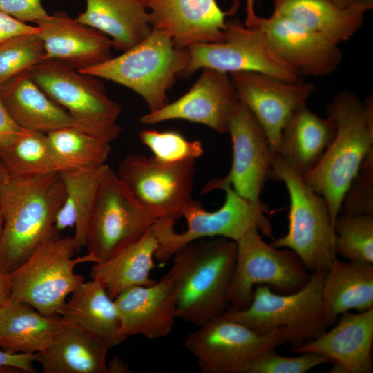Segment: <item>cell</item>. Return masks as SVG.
Instances as JSON below:
<instances>
[{"label": "cell", "instance_id": "6da1fadb", "mask_svg": "<svg viewBox=\"0 0 373 373\" xmlns=\"http://www.w3.org/2000/svg\"><path fill=\"white\" fill-rule=\"evenodd\" d=\"M65 197L59 173L13 176L0 163V271L8 275L43 242L60 236L55 222Z\"/></svg>", "mask_w": 373, "mask_h": 373}, {"label": "cell", "instance_id": "7a4b0ae2", "mask_svg": "<svg viewBox=\"0 0 373 373\" xmlns=\"http://www.w3.org/2000/svg\"><path fill=\"white\" fill-rule=\"evenodd\" d=\"M171 259L166 275L173 283L178 318L198 327L226 310L236 259L234 241L223 237L196 240Z\"/></svg>", "mask_w": 373, "mask_h": 373}, {"label": "cell", "instance_id": "3957f363", "mask_svg": "<svg viewBox=\"0 0 373 373\" xmlns=\"http://www.w3.org/2000/svg\"><path fill=\"white\" fill-rule=\"evenodd\" d=\"M327 117L335 135L317 166L303 180L326 201L332 225L344 195L366 156L373 151V101L365 103L350 90L339 93L328 105Z\"/></svg>", "mask_w": 373, "mask_h": 373}, {"label": "cell", "instance_id": "277c9868", "mask_svg": "<svg viewBox=\"0 0 373 373\" xmlns=\"http://www.w3.org/2000/svg\"><path fill=\"white\" fill-rule=\"evenodd\" d=\"M189 59L187 48L178 47L167 32L152 28L144 39L120 55L80 72L128 88L143 98L151 112L169 103L167 92L176 77H182Z\"/></svg>", "mask_w": 373, "mask_h": 373}, {"label": "cell", "instance_id": "5b68a950", "mask_svg": "<svg viewBox=\"0 0 373 373\" xmlns=\"http://www.w3.org/2000/svg\"><path fill=\"white\" fill-rule=\"evenodd\" d=\"M326 271L310 272L307 283L296 291L280 294L265 285L254 288L244 309L230 308L222 314L259 334L283 328L287 343L298 347L328 328L322 312V288Z\"/></svg>", "mask_w": 373, "mask_h": 373}, {"label": "cell", "instance_id": "8992f818", "mask_svg": "<svg viewBox=\"0 0 373 373\" xmlns=\"http://www.w3.org/2000/svg\"><path fill=\"white\" fill-rule=\"evenodd\" d=\"M75 254L73 236H59L43 242L8 274L11 298L32 305L46 316H58L68 296L84 282L82 275L75 273V267L97 262L92 254L74 258Z\"/></svg>", "mask_w": 373, "mask_h": 373}, {"label": "cell", "instance_id": "52a82bcc", "mask_svg": "<svg viewBox=\"0 0 373 373\" xmlns=\"http://www.w3.org/2000/svg\"><path fill=\"white\" fill-rule=\"evenodd\" d=\"M39 88L73 118L78 129L109 143L119 137L120 105L111 99L99 77L54 59L30 70Z\"/></svg>", "mask_w": 373, "mask_h": 373}, {"label": "cell", "instance_id": "ba28073f", "mask_svg": "<svg viewBox=\"0 0 373 373\" xmlns=\"http://www.w3.org/2000/svg\"><path fill=\"white\" fill-rule=\"evenodd\" d=\"M271 178L285 184L290 198L288 231L271 245L293 251L310 272L327 271L337 256L336 236L325 200L293 173L276 153L273 157Z\"/></svg>", "mask_w": 373, "mask_h": 373}, {"label": "cell", "instance_id": "9c48e42d", "mask_svg": "<svg viewBox=\"0 0 373 373\" xmlns=\"http://www.w3.org/2000/svg\"><path fill=\"white\" fill-rule=\"evenodd\" d=\"M222 190L225 193L224 202L214 211L206 210L199 201L191 202L182 213L187 224L186 229L182 232L175 231V220L173 219L162 218L156 221L153 224L158 240L155 259L166 262L180 247L199 239L223 237L236 242L254 227L262 236H272L266 205L253 204L237 194L231 186H224Z\"/></svg>", "mask_w": 373, "mask_h": 373}, {"label": "cell", "instance_id": "30bf717a", "mask_svg": "<svg viewBox=\"0 0 373 373\" xmlns=\"http://www.w3.org/2000/svg\"><path fill=\"white\" fill-rule=\"evenodd\" d=\"M162 218L137 201L108 166L99 186L90 218L86 247L98 262L108 260L139 239Z\"/></svg>", "mask_w": 373, "mask_h": 373}, {"label": "cell", "instance_id": "8fae6325", "mask_svg": "<svg viewBox=\"0 0 373 373\" xmlns=\"http://www.w3.org/2000/svg\"><path fill=\"white\" fill-rule=\"evenodd\" d=\"M236 259L227 295L231 308L244 309L250 304L254 287L265 285L280 294L302 288L310 273L291 250L277 248L262 239L254 227L236 242Z\"/></svg>", "mask_w": 373, "mask_h": 373}, {"label": "cell", "instance_id": "7c38bea8", "mask_svg": "<svg viewBox=\"0 0 373 373\" xmlns=\"http://www.w3.org/2000/svg\"><path fill=\"white\" fill-rule=\"evenodd\" d=\"M286 343L283 328L259 334L223 314L198 326L184 341L202 373H247L255 358Z\"/></svg>", "mask_w": 373, "mask_h": 373}, {"label": "cell", "instance_id": "4fadbf2b", "mask_svg": "<svg viewBox=\"0 0 373 373\" xmlns=\"http://www.w3.org/2000/svg\"><path fill=\"white\" fill-rule=\"evenodd\" d=\"M195 172V160L168 163L137 153L125 156L116 171L137 201L174 220L193 200Z\"/></svg>", "mask_w": 373, "mask_h": 373}, {"label": "cell", "instance_id": "5bb4252c", "mask_svg": "<svg viewBox=\"0 0 373 373\" xmlns=\"http://www.w3.org/2000/svg\"><path fill=\"white\" fill-rule=\"evenodd\" d=\"M224 39L216 43H195L188 46L189 59L182 77L202 68L231 73L255 71L284 81L301 80L299 75L280 60L267 46L260 32L239 21H227Z\"/></svg>", "mask_w": 373, "mask_h": 373}, {"label": "cell", "instance_id": "9a60e30c", "mask_svg": "<svg viewBox=\"0 0 373 373\" xmlns=\"http://www.w3.org/2000/svg\"><path fill=\"white\" fill-rule=\"evenodd\" d=\"M233 148L231 166L225 177L208 181L202 193L229 186L240 196L262 205L260 195L271 178L274 155L268 137L251 111L240 101L229 122Z\"/></svg>", "mask_w": 373, "mask_h": 373}, {"label": "cell", "instance_id": "2e32d148", "mask_svg": "<svg viewBox=\"0 0 373 373\" xmlns=\"http://www.w3.org/2000/svg\"><path fill=\"white\" fill-rule=\"evenodd\" d=\"M238 98L251 111L276 153L282 131L292 115L306 102L315 85L290 82L255 71L229 73Z\"/></svg>", "mask_w": 373, "mask_h": 373}, {"label": "cell", "instance_id": "e0dca14e", "mask_svg": "<svg viewBox=\"0 0 373 373\" xmlns=\"http://www.w3.org/2000/svg\"><path fill=\"white\" fill-rule=\"evenodd\" d=\"M269 50L299 75L324 77L333 73L342 61L338 44L273 12L258 17L254 27Z\"/></svg>", "mask_w": 373, "mask_h": 373}, {"label": "cell", "instance_id": "ac0fdd59", "mask_svg": "<svg viewBox=\"0 0 373 373\" xmlns=\"http://www.w3.org/2000/svg\"><path fill=\"white\" fill-rule=\"evenodd\" d=\"M240 99L227 73L202 68L198 79L184 95L159 110L143 115L140 121L154 125L171 120H185L228 133L231 118Z\"/></svg>", "mask_w": 373, "mask_h": 373}, {"label": "cell", "instance_id": "d6986e66", "mask_svg": "<svg viewBox=\"0 0 373 373\" xmlns=\"http://www.w3.org/2000/svg\"><path fill=\"white\" fill-rule=\"evenodd\" d=\"M336 325L316 338L292 347V353L312 352L327 357L332 373H372L373 308L342 314Z\"/></svg>", "mask_w": 373, "mask_h": 373}, {"label": "cell", "instance_id": "ffe728a7", "mask_svg": "<svg viewBox=\"0 0 373 373\" xmlns=\"http://www.w3.org/2000/svg\"><path fill=\"white\" fill-rule=\"evenodd\" d=\"M144 3L152 28L167 32L178 47L224 39L228 12L222 10L216 0H144Z\"/></svg>", "mask_w": 373, "mask_h": 373}, {"label": "cell", "instance_id": "44dd1931", "mask_svg": "<svg viewBox=\"0 0 373 373\" xmlns=\"http://www.w3.org/2000/svg\"><path fill=\"white\" fill-rule=\"evenodd\" d=\"M36 24L44 46V60H58L81 71L111 57L113 42L107 35L64 11H56Z\"/></svg>", "mask_w": 373, "mask_h": 373}, {"label": "cell", "instance_id": "7402d4cb", "mask_svg": "<svg viewBox=\"0 0 373 373\" xmlns=\"http://www.w3.org/2000/svg\"><path fill=\"white\" fill-rule=\"evenodd\" d=\"M123 334L150 340L171 332L177 317L173 283L166 274L149 286L129 287L114 299Z\"/></svg>", "mask_w": 373, "mask_h": 373}, {"label": "cell", "instance_id": "603a6c76", "mask_svg": "<svg viewBox=\"0 0 373 373\" xmlns=\"http://www.w3.org/2000/svg\"><path fill=\"white\" fill-rule=\"evenodd\" d=\"M0 99L21 128L48 134L78 126L70 114L37 84L30 70L20 73L0 86Z\"/></svg>", "mask_w": 373, "mask_h": 373}, {"label": "cell", "instance_id": "cb8c5ba5", "mask_svg": "<svg viewBox=\"0 0 373 373\" xmlns=\"http://www.w3.org/2000/svg\"><path fill=\"white\" fill-rule=\"evenodd\" d=\"M274 12L339 44L361 28L373 0H356L341 8L332 0H274Z\"/></svg>", "mask_w": 373, "mask_h": 373}, {"label": "cell", "instance_id": "d4e9b609", "mask_svg": "<svg viewBox=\"0 0 373 373\" xmlns=\"http://www.w3.org/2000/svg\"><path fill=\"white\" fill-rule=\"evenodd\" d=\"M335 133L330 118L320 117L305 105L285 125L276 153L293 173L303 177L319 163Z\"/></svg>", "mask_w": 373, "mask_h": 373}, {"label": "cell", "instance_id": "484cf974", "mask_svg": "<svg viewBox=\"0 0 373 373\" xmlns=\"http://www.w3.org/2000/svg\"><path fill=\"white\" fill-rule=\"evenodd\" d=\"M373 308V265L334 260L322 288V312L328 327L347 312Z\"/></svg>", "mask_w": 373, "mask_h": 373}, {"label": "cell", "instance_id": "4316f807", "mask_svg": "<svg viewBox=\"0 0 373 373\" xmlns=\"http://www.w3.org/2000/svg\"><path fill=\"white\" fill-rule=\"evenodd\" d=\"M58 316L101 341L109 350L124 341L114 302L97 280L82 283L71 294Z\"/></svg>", "mask_w": 373, "mask_h": 373}, {"label": "cell", "instance_id": "83f0119b", "mask_svg": "<svg viewBox=\"0 0 373 373\" xmlns=\"http://www.w3.org/2000/svg\"><path fill=\"white\" fill-rule=\"evenodd\" d=\"M108 350L92 334L64 321L46 347L37 353L36 362L44 373H106Z\"/></svg>", "mask_w": 373, "mask_h": 373}, {"label": "cell", "instance_id": "f1b7e54d", "mask_svg": "<svg viewBox=\"0 0 373 373\" xmlns=\"http://www.w3.org/2000/svg\"><path fill=\"white\" fill-rule=\"evenodd\" d=\"M84 12L76 20L107 35L113 47L124 52L151 31L144 0H86Z\"/></svg>", "mask_w": 373, "mask_h": 373}, {"label": "cell", "instance_id": "f546056e", "mask_svg": "<svg viewBox=\"0 0 373 373\" xmlns=\"http://www.w3.org/2000/svg\"><path fill=\"white\" fill-rule=\"evenodd\" d=\"M158 240L153 225L139 239L121 249L108 260L95 262L90 271L114 299L124 290L134 286H149L156 281L151 278L155 267Z\"/></svg>", "mask_w": 373, "mask_h": 373}, {"label": "cell", "instance_id": "4dcf8cb0", "mask_svg": "<svg viewBox=\"0 0 373 373\" xmlns=\"http://www.w3.org/2000/svg\"><path fill=\"white\" fill-rule=\"evenodd\" d=\"M64 324L59 316H46L32 305L11 298L0 305V347L12 353H39Z\"/></svg>", "mask_w": 373, "mask_h": 373}, {"label": "cell", "instance_id": "1f68e13d", "mask_svg": "<svg viewBox=\"0 0 373 373\" xmlns=\"http://www.w3.org/2000/svg\"><path fill=\"white\" fill-rule=\"evenodd\" d=\"M108 166L106 164L97 168L59 173L64 184L66 197L57 214L55 227L59 232L74 227L73 237L77 253L86 247L88 226L96 195Z\"/></svg>", "mask_w": 373, "mask_h": 373}, {"label": "cell", "instance_id": "d6a6232c", "mask_svg": "<svg viewBox=\"0 0 373 373\" xmlns=\"http://www.w3.org/2000/svg\"><path fill=\"white\" fill-rule=\"evenodd\" d=\"M0 163L11 175L28 177L60 172L46 134L26 131L0 149Z\"/></svg>", "mask_w": 373, "mask_h": 373}, {"label": "cell", "instance_id": "836d02e7", "mask_svg": "<svg viewBox=\"0 0 373 373\" xmlns=\"http://www.w3.org/2000/svg\"><path fill=\"white\" fill-rule=\"evenodd\" d=\"M46 135L60 172L103 166L111 153V143L76 128H63Z\"/></svg>", "mask_w": 373, "mask_h": 373}, {"label": "cell", "instance_id": "e575fe53", "mask_svg": "<svg viewBox=\"0 0 373 373\" xmlns=\"http://www.w3.org/2000/svg\"><path fill=\"white\" fill-rule=\"evenodd\" d=\"M333 228L336 256L373 265V215L339 213Z\"/></svg>", "mask_w": 373, "mask_h": 373}, {"label": "cell", "instance_id": "d590c367", "mask_svg": "<svg viewBox=\"0 0 373 373\" xmlns=\"http://www.w3.org/2000/svg\"><path fill=\"white\" fill-rule=\"evenodd\" d=\"M44 50L39 33L22 35L0 44V86L12 77L44 60Z\"/></svg>", "mask_w": 373, "mask_h": 373}, {"label": "cell", "instance_id": "8d00e7d4", "mask_svg": "<svg viewBox=\"0 0 373 373\" xmlns=\"http://www.w3.org/2000/svg\"><path fill=\"white\" fill-rule=\"evenodd\" d=\"M139 137L155 158L164 162L196 160L204 153L200 140H189L175 131L142 130Z\"/></svg>", "mask_w": 373, "mask_h": 373}, {"label": "cell", "instance_id": "74e56055", "mask_svg": "<svg viewBox=\"0 0 373 373\" xmlns=\"http://www.w3.org/2000/svg\"><path fill=\"white\" fill-rule=\"evenodd\" d=\"M275 350L255 358L247 373H305L314 367L331 363L327 357L316 353L305 352L289 357L279 355Z\"/></svg>", "mask_w": 373, "mask_h": 373}, {"label": "cell", "instance_id": "f35d334b", "mask_svg": "<svg viewBox=\"0 0 373 373\" xmlns=\"http://www.w3.org/2000/svg\"><path fill=\"white\" fill-rule=\"evenodd\" d=\"M339 213L373 215V151L363 160L346 191Z\"/></svg>", "mask_w": 373, "mask_h": 373}, {"label": "cell", "instance_id": "ab89813d", "mask_svg": "<svg viewBox=\"0 0 373 373\" xmlns=\"http://www.w3.org/2000/svg\"><path fill=\"white\" fill-rule=\"evenodd\" d=\"M0 10L24 23H37L50 15L41 0H0Z\"/></svg>", "mask_w": 373, "mask_h": 373}, {"label": "cell", "instance_id": "60d3db41", "mask_svg": "<svg viewBox=\"0 0 373 373\" xmlns=\"http://www.w3.org/2000/svg\"><path fill=\"white\" fill-rule=\"evenodd\" d=\"M37 353H12L0 350V372H37L33 364Z\"/></svg>", "mask_w": 373, "mask_h": 373}, {"label": "cell", "instance_id": "b9f144b4", "mask_svg": "<svg viewBox=\"0 0 373 373\" xmlns=\"http://www.w3.org/2000/svg\"><path fill=\"white\" fill-rule=\"evenodd\" d=\"M39 32L37 26L28 25L0 10V44L19 35Z\"/></svg>", "mask_w": 373, "mask_h": 373}, {"label": "cell", "instance_id": "7bdbcfd3", "mask_svg": "<svg viewBox=\"0 0 373 373\" xmlns=\"http://www.w3.org/2000/svg\"><path fill=\"white\" fill-rule=\"evenodd\" d=\"M25 131L12 119L0 99V149L9 144Z\"/></svg>", "mask_w": 373, "mask_h": 373}, {"label": "cell", "instance_id": "ee69618b", "mask_svg": "<svg viewBox=\"0 0 373 373\" xmlns=\"http://www.w3.org/2000/svg\"><path fill=\"white\" fill-rule=\"evenodd\" d=\"M128 366L117 356L112 357L106 363V373H128Z\"/></svg>", "mask_w": 373, "mask_h": 373}, {"label": "cell", "instance_id": "f6af8a7d", "mask_svg": "<svg viewBox=\"0 0 373 373\" xmlns=\"http://www.w3.org/2000/svg\"><path fill=\"white\" fill-rule=\"evenodd\" d=\"M11 299V291L7 274L0 271V305Z\"/></svg>", "mask_w": 373, "mask_h": 373}, {"label": "cell", "instance_id": "bcb514c9", "mask_svg": "<svg viewBox=\"0 0 373 373\" xmlns=\"http://www.w3.org/2000/svg\"><path fill=\"white\" fill-rule=\"evenodd\" d=\"M246 2V19L244 25L252 28L258 17L255 12V0H245Z\"/></svg>", "mask_w": 373, "mask_h": 373}, {"label": "cell", "instance_id": "7dc6e473", "mask_svg": "<svg viewBox=\"0 0 373 373\" xmlns=\"http://www.w3.org/2000/svg\"><path fill=\"white\" fill-rule=\"evenodd\" d=\"M341 8H345L352 4L356 0H332Z\"/></svg>", "mask_w": 373, "mask_h": 373}, {"label": "cell", "instance_id": "c3c4849f", "mask_svg": "<svg viewBox=\"0 0 373 373\" xmlns=\"http://www.w3.org/2000/svg\"><path fill=\"white\" fill-rule=\"evenodd\" d=\"M1 228H2V220H1V218L0 217V233H1Z\"/></svg>", "mask_w": 373, "mask_h": 373}]
</instances>
